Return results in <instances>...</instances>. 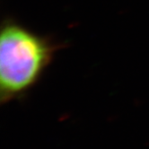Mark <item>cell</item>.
<instances>
[{"label": "cell", "instance_id": "6da1fadb", "mask_svg": "<svg viewBox=\"0 0 149 149\" xmlns=\"http://www.w3.org/2000/svg\"><path fill=\"white\" fill-rule=\"evenodd\" d=\"M59 46L14 19H5L0 31V98L22 97L40 81Z\"/></svg>", "mask_w": 149, "mask_h": 149}]
</instances>
